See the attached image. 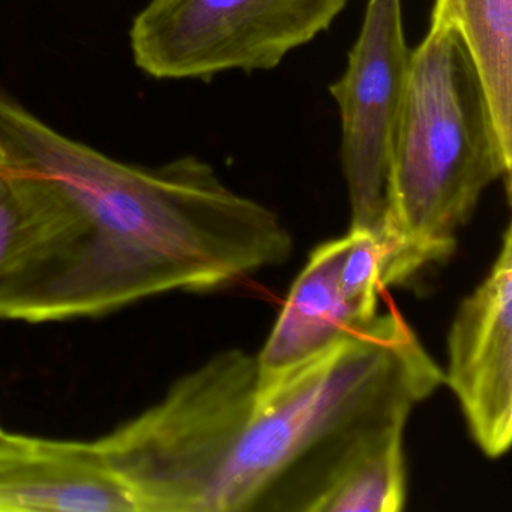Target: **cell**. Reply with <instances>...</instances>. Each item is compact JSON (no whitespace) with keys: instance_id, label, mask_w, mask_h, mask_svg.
Returning <instances> with one entry per match:
<instances>
[{"instance_id":"3957f363","label":"cell","mask_w":512,"mask_h":512,"mask_svg":"<svg viewBox=\"0 0 512 512\" xmlns=\"http://www.w3.org/2000/svg\"><path fill=\"white\" fill-rule=\"evenodd\" d=\"M511 170L466 43L452 29H430L410 53L392 134L383 287L404 286L451 259L484 191L502 179L511 199Z\"/></svg>"},{"instance_id":"277c9868","label":"cell","mask_w":512,"mask_h":512,"mask_svg":"<svg viewBox=\"0 0 512 512\" xmlns=\"http://www.w3.org/2000/svg\"><path fill=\"white\" fill-rule=\"evenodd\" d=\"M347 0H151L130 31L134 64L157 80L271 71L331 28Z\"/></svg>"},{"instance_id":"ba28073f","label":"cell","mask_w":512,"mask_h":512,"mask_svg":"<svg viewBox=\"0 0 512 512\" xmlns=\"http://www.w3.org/2000/svg\"><path fill=\"white\" fill-rule=\"evenodd\" d=\"M344 247L346 235L317 245L293 281L280 316L256 356L262 385L280 382L377 319L365 316L344 289L340 275Z\"/></svg>"},{"instance_id":"9c48e42d","label":"cell","mask_w":512,"mask_h":512,"mask_svg":"<svg viewBox=\"0 0 512 512\" xmlns=\"http://www.w3.org/2000/svg\"><path fill=\"white\" fill-rule=\"evenodd\" d=\"M430 29L461 35L484 83L500 139L512 152V0H434Z\"/></svg>"},{"instance_id":"30bf717a","label":"cell","mask_w":512,"mask_h":512,"mask_svg":"<svg viewBox=\"0 0 512 512\" xmlns=\"http://www.w3.org/2000/svg\"><path fill=\"white\" fill-rule=\"evenodd\" d=\"M68 214L67 202L52 182L0 158V283Z\"/></svg>"},{"instance_id":"8fae6325","label":"cell","mask_w":512,"mask_h":512,"mask_svg":"<svg viewBox=\"0 0 512 512\" xmlns=\"http://www.w3.org/2000/svg\"><path fill=\"white\" fill-rule=\"evenodd\" d=\"M406 425L362 451L322 494L311 512H400L406 508Z\"/></svg>"},{"instance_id":"5b68a950","label":"cell","mask_w":512,"mask_h":512,"mask_svg":"<svg viewBox=\"0 0 512 512\" xmlns=\"http://www.w3.org/2000/svg\"><path fill=\"white\" fill-rule=\"evenodd\" d=\"M410 53L401 0H368L346 71L329 86L340 109L341 164L352 211L350 230L373 235L385 248L386 262L389 152Z\"/></svg>"},{"instance_id":"7a4b0ae2","label":"cell","mask_w":512,"mask_h":512,"mask_svg":"<svg viewBox=\"0 0 512 512\" xmlns=\"http://www.w3.org/2000/svg\"><path fill=\"white\" fill-rule=\"evenodd\" d=\"M0 158L52 182L70 208L0 283V320L103 316L161 293L221 289L292 256L278 215L205 161L121 163L59 133L4 86Z\"/></svg>"},{"instance_id":"7c38bea8","label":"cell","mask_w":512,"mask_h":512,"mask_svg":"<svg viewBox=\"0 0 512 512\" xmlns=\"http://www.w3.org/2000/svg\"><path fill=\"white\" fill-rule=\"evenodd\" d=\"M2 431H4V430H2V428H0V433H2Z\"/></svg>"},{"instance_id":"6da1fadb","label":"cell","mask_w":512,"mask_h":512,"mask_svg":"<svg viewBox=\"0 0 512 512\" xmlns=\"http://www.w3.org/2000/svg\"><path fill=\"white\" fill-rule=\"evenodd\" d=\"M440 385L418 335L388 311L271 385L256 356L224 350L95 442L137 512H311Z\"/></svg>"},{"instance_id":"8992f818","label":"cell","mask_w":512,"mask_h":512,"mask_svg":"<svg viewBox=\"0 0 512 512\" xmlns=\"http://www.w3.org/2000/svg\"><path fill=\"white\" fill-rule=\"evenodd\" d=\"M443 383L488 458L512 442V232L506 226L487 277L458 305L448 334Z\"/></svg>"},{"instance_id":"52a82bcc","label":"cell","mask_w":512,"mask_h":512,"mask_svg":"<svg viewBox=\"0 0 512 512\" xmlns=\"http://www.w3.org/2000/svg\"><path fill=\"white\" fill-rule=\"evenodd\" d=\"M0 512H137L97 442L0 433Z\"/></svg>"}]
</instances>
